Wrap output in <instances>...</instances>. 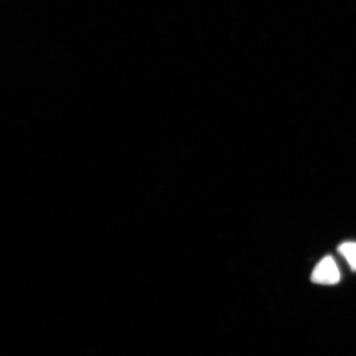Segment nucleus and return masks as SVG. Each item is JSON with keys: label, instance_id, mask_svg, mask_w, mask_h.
<instances>
[{"label": "nucleus", "instance_id": "1", "mask_svg": "<svg viewBox=\"0 0 356 356\" xmlns=\"http://www.w3.org/2000/svg\"><path fill=\"white\" fill-rule=\"evenodd\" d=\"M312 282L316 284L334 285L341 280V273L334 257H324L314 269L311 275Z\"/></svg>", "mask_w": 356, "mask_h": 356}, {"label": "nucleus", "instance_id": "2", "mask_svg": "<svg viewBox=\"0 0 356 356\" xmlns=\"http://www.w3.org/2000/svg\"><path fill=\"white\" fill-rule=\"evenodd\" d=\"M337 250L346 259L348 264H350V268L353 271H356V243L346 242L341 243L339 248H337Z\"/></svg>", "mask_w": 356, "mask_h": 356}]
</instances>
